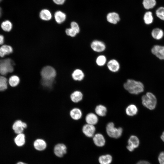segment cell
Returning a JSON list of instances; mask_svg holds the SVG:
<instances>
[{
	"label": "cell",
	"instance_id": "cell-6",
	"mask_svg": "<svg viewBox=\"0 0 164 164\" xmlns=\"http://www.w3.org/2000/svg\"><path fill=\"white\" fill-rule=\"evenodd\" d=\"M139 143V140L138 137L135 135H132L128 139L126 148L129 151L132 152L138 147Z\"/></svg>",
	"mask_w": 164,
	"mask_h": 164
},
{
	"label": "cell",
	"instance_id": "cell-26",
	"mask_svg": "<svg viewBox=\"0 0 164 164\" xmlns=\"http://www.w3.org/2000/svg\"><path fill=\"white\" fill-rule=\"evenodd\" d=\"M13 49L9 45H4L0 48V56L3 57L5 55L9 54L12 53Z\"/></svg>",
	"mask_w": 164,
	"mask_h": 164
},
{
	"label": "cell",
	"instance_id": "cell-41",
	"mask_svg": "<svg viewBox=\"0 0 164 164\" xmlns=\"http://www.w3.org/2000/svg\"><path fill=\"white\" fill-rule=\"evenodd\" d=\"M4 42V37L3 36L0 35V45L3 44Z\"/></svg>",
	"mask_w": 164,
	"mask_h": 164
},
{
	"label": "cell",
	"instance_id": "cell-1",
	"mask_svg": "<svg viewBox=\"0 0 164 164\" xmlns=\"http://www.w3.org/2000/svg\"><path fill=\"white\" fill-rule=\"evenodd\" d=\"M123 87L129 93L135 95L142 92L144 89L142 82L132 79H128L124 83Z\"/></svg>",
	"mask_w": 164,
	"mask_h": 164
},
{
	"label": "cell",
	"instance_id": "cell-23",
	"mask_svg": "<svg viewBox=\"0 0 164 164\" xmlns=\"http://www.w3.org/2000/svg\"><path fill=\"white\" fill-rule=\"evenodd\" d=\"M107 111L106 107L102 104H99L97 105L95 108V114L101 117H104L106 115Z\"/></svg>",
	"mask_w": 164,
	"mask_h": 164
},
{
	"label": "cell",
	"instance_id": "cell-33",
	"mask_svg": "<svg viewBox=\"0 0 164 164\" xmlns=\"http://www.w3.org/2000/svg\"><path fill=\"white\" fill-rule=\"evenodd\" d=\"M107 61L106 57L103 55L98 56L96 59V63L99 66H103L106 63Z\"/></svg>",
	"mask_w": 164,
	"mask_h": 164
},
{
	"label": "cell",
	"instance_id": "cell-25",
	"mask_svg": "<svg viewBox=\"0 0 164 164\" xmlns=\"http://www.w3.org/2000/svg\"><path fill=\"white\" fill-rule=\"evenodd\" d=\"M112 161V157L109 154L101 155L98 158V161L100 164H110Z\"/></svg>",
	"mask_w": 164,
	"mask_h": 164
},
{
	"label": "cell",
	"instance_id": "cell-12",
	"mask_svg": "<svg viewBox=\"0 0 164 164\" xmlns=\"http://www.w3.org/2000/svg\"><path fill=\"white\" fill-rule=\"evenodd\" d=\"M93 140L94 144L99 147H103L105 145L106 143L104 136L102 134L100 133L95 134L93 137Z\"/></svg>",
	"mask_w": 164,
	"mask_h": 164
},
{
	"label": "cell",
	"instance_id": "cell-38",
	"mask_svg": "<svg viewBox=\"0 0 164 164\" xmlns=\"http://www.w3.org/2000/svg\"><path fill=\"white\" fill-rule=\"evenodd\" d=\"M158 159L160 164H164V152L159 154Z\"/></svg>",
	"mask_w": 164,
	"mask_h": 164
},
{
	"label": "cell",
	"instance_id": "cell-35",
	"mask_svg": "<svg viewBox=\"0 0 164 164\" xmlns=\"http://www.w3.org/2000/svg\"><path fill=\"white\" fill-rule=\"evenodd\" d=\"M157 16L160 19L164 21V7H160L155 11Z\"/></svg>",
	"mask_w": 164,
	"mask_h": 164
},
{
	"label": "cell",
	"instance_id": "cell-21",
	"mask_svg": "<svg viewBox=\"0 0 164 164\" xmlns=\"http://www.w3.org/2000/svg\"><path fill=\"white\" fill-rule=\"evenodd\" d=\"M138 112L137 106L134 104H130L127 106L125 109L126 114L129 116H133L136 115Z\"/></svg>",
	"mask_w": 164,
	"mask_h": 164
},
{
	"label": "cell",
	"instance_id": "cell-2",
	"mask_svg": "<svg viewBox=\"0 0 164 164\" xmlns=\"http://www.w3.org/2000/svg\"><path fill=\"white\" fill-rule=\"evenodd\" d=\"M142 104L143 106L150 110L154 109L157 104V99L152 93L147 92L142 97Z\"/></svg>",
	"mask_w": 164,
	"mask_h": 164
},
{
	"label": "cell",
	"instance_id": "cell-40",
	"mask_svg": "<svg viewBox=\"0 0 164 164\" xmlns=\"http://www.w3.org/2000/svg\"><path fill=\"white\" fill-rule=\"evenodd\" d=\"M136 164H151L148 161L145 160H141L138 162Z\"/></svg>",
	"mask_w": 164,
	"mask_h": 164
},
{
	"label": "cell",
	"instance_id": "cell-44",
	"mask_svg": "<svg viewBox=\"0 0 164 164\" xmlns=\"http://www.w3.org/2000/svg\"><path fill=\"white\" fill-rule=\"evenodd\" d=\"M2 11H1V8L0 7V17L1 16V13H2Z\"/></svg>",
	"mask_w": 164,
	"mask_h": 164
},
{
	"label": "cell",
	"instance_id": "cell-16",
	"mask_svg": "<svg viewBox=\"0 0 164 164\" xmlns=\"http://www.w3.org/2000/svg\"><path fill=\"white\" fill-rule=\"evenodd\" d=\"M107 20L109 23L115 24L120 20L119 15L115 12H111L108 13L107 15Z\"/></svg>",
	"mask_w": 164,
	"mask_h": 164
},
{
	"label": "cell",
	"instance_id": "cell-36",
	"mask_svg": "<svg viewBox=\"0 0 164 164\" xmlns=\"http://www.w3.org/2000/svg\"><path fill=\"white\" fill-rule=\"evenodd\" d=\"M70 28L75 31L77 33H78L80 31V28L79 25L76 22L73 21L70 23Z\"/></svg>",
	"mask_w": 164,
	"mask_h": 164
},
{
	"label": "cell",
	"instance_id": "cell-18",
	"mask_svg": "<svg viewBox=\"0 0 164 164\" xmlns=\"http://www.w3.org/2000/svg\"><path fill=\"white\" fill-rule=\"evenodd\" d=\"M70 115L71 118L75 120L80 119L82 116V113L81 110L78 108H73L70 112Z\"/></svg>",
	"mask_w": 164,
	"mask_h": 164
},
{
	"label": "cell",
	"instance_id": "cell-39",
	"mask_svg": "<svg viewBox=\"0 0 164 164\" xmlns=\"http://www.w3.org/2000/svg\"><path fill=\"white\" fill-rule=\"evenodd\" d=\"M66 0H53V2L57 5H62L65 2Z\"/></svg>",
	"mask_w": 164,
	"mask_h": 164
},
{
	"label": "cell",
	"instance_id": "cell-14",
	"mask_svg": "<svg viewBox=\"0 0 164 164\" xmlns=\"http://www.w3.org/2000/svg\"><path fill=\"white\" fill-rule=\"evenodd\" d=\"M107 67L111 71L113 72H118L120 68V65L119 62L115 59L110 60L107 64Z\"/></svg>",
	"mask_w": 164,
	"mask_h": 164
},
{
	"label": "cell",
	"instance_id": "cell-24",
	"mask_svg": "<svg viewBox=\"0 0 164 164\" xmlns=\"http://www.w3.org/2000/svg\"><path fill=\"white\" fill-rule=\"evenodd\" d=\"M14 142L17 146L21 147L23 146L26 142L25 135L22 133L17 134L14 139Z\"/></svg>",
	"mask_w": 164,
	"mask_h": 164
},
{
	"label": "cell",
	"instance_id": "cell-17",
	"mask_svg": "<svg viewBox=\"0 0 164 164\" xmlns=\"http://www.w3.org/2000/svg\"><path fill=\"white\" fill-rule=\"evenodd\" d=\"M83 97V95L81 92L79 91H76L71 93L70 95V98L73 102L77 103L82 100Z\"/></svg>",
	"mask_w": 164,
	"mask_h": 164
},
{
	"label": "cell",
	"instance_id": "cell-8",
	"mask_svg": "<svg viewBox=\"0 0 164 164\" xmlns=\"http://www.w3.org/2000/svg\"><path fill=\"white\" fill-rule=\"evenodd\" d=\"M91 47L93 51L97 52H103L106 49L105 44L103 42L97 40L92 42Z\"/></svg>",
	"mask_w": 164,
	"mask_h": 164
},
{
	"label": "cell",
	"instance_id": "cell-27",
	"mask_svg": "<svg viewBox=\"0 0 164 164\" xmlns=\"http://www.w3.org/2000/svg\"><path fill=\"white\" fill-rule=\"evenodd\" d=\"M151 35L154 39L156 40H160L163 36L164 32L162 29L156 28L152 30Z\"/></svg>",
	"mask_w": 164,
	"mask_h": 164
},
{
	"label": "cell",
	"instance_id": "cell-15",
	"mask_svg": "<svg viewBox=\"0 0 164 164\" xmlns=\"http://www.w3.org/2000/svg\"><path fill=\"white\" fill-rule=\"evenodd\" d=\"M33 146L36 150L42 151L46 149L47 146V144L45 140L39 138L35 140L33 143Z\"/></svg>",
	"mask_w": 164,
	"mask_h": 164
},
{
	"label": "cell",
	"instance_id": "cell-13",
	"mask_svg": "<svg viewBox=\"0 0 164 164\" xmlns=\"http://www.w3.org/2000/svg\"><path fill=\"white\" fill-rule=\"evenodd\" d=\"M85 120L87 124L94 125L98 123V118L95 113L91 112L86 116Z\"/></svg>",
	"mask_w": 164,
	"mask_h": 164
},
{
	"label": "cell",
	"instance_id": "cell-10",
	"mask_svg": "<svg viewBox=\"0 0 164 164\" xmlns=\"http://www.w3.org/2000/svg\"><path fill=\"white\" fill-rule=\"evenodd\" d=\"M151 52L159 59L164 60V46L155 45L152 48Z\"/></svg>",
	"mask_w": 164,
	"mask_h": 164
},
{
	"label": "cell",
	"instance_id": "cell-20",
	"mask_svg": "<svg viewBox=\"0 0 164 164\" xmlns=\"http://www.w3.org/2000/svg\"><path fill=\"white\" fill-rule=\"evenodd\" d=\"M84 74L80 69H76L74 70L72 74V78L75 81H81L84 78Z\"/></svg>",
	"mask_w": 164,
	"mask_h": 164
},
{
	"label": "cell",
	"instance_id": "cell-42",
	"mask_svg": "<svg viewBox=\"0 0 164 164\" xmlns=\"http://www.w3.org/2000/svg\"><path fill=\"white\" fill-rule=\"evenodd\" d=\"M160 138L164 142V131L162 132Z\"/></svg>",
	"mask_w": 164,
	"mask_h": 164
},
{
	"label": "cell",
	"instance_id": "cell-29",
	"mask_svg": "<svg viewBox=\"0 0 164 164\" xmlns=\"http://www.w3.org/2000/svg\"><path fill=\"white\" fill-rule=\"evenodd\" d=\"M143 20L145 24L149 25L151 24L153 20L152 12L149 11L146 12L144 15Z\"/></svg>",
	"mask_w": 164,
	"mask_h": 164
},
{
	"label": "cell",
	"instance_id": "cell-32",
	"mask_svg": "<svg viewBox=\"0 0 164 164\" xmlns=\"http://www.w3.org/2000/svg\"><path fill=\"white\" fill-rule=\"evenodd\" d=\"M7 88V79L3 76H0V91H5Z\"/></svg>",
	"mask_w": 164,
	"mask_h": 164
},
{
	"label": "cell",
	"instance_id": "cell-22",
	"mask_svg": "<svg viewBox=\"0 0 164 164\" xmlns=\"http://www.w3.org/2000/svg\"><path fill=\"white\" fill-rule=\"evenodd\" d=\"M39 16L42 20L47 21L52 19V15L50 10L46 9H43L40 12Z\"/></svg>",
	"mask_w": 164,
	"mask_h": 164
},
{
	"label": "cell",
	"instance_id": "cell-30",
	"mask_svg": "<svg viewBox=\"0 0 164 164\" xmlns=\"http://www.w3.org/2000/svg\"><path fill=\"white\" fill-rule=\"evenodd\" d=\"M20 82V79L17 76L13 75L9 78V85L12 87L16 86L18 85Z\"/></svg>",
	"mask_w": 164,
	"mask_h": 164
},
{
	"label": "cell",
	"instance_id": "cell-3",
	"mask_svg": "<svg viewBox=\"0 0 164 164\" xmlns=\"http://www.w3.org/2000/svg\"><path fill=\"white\" fill-rule=\"evenodd\" d=\"M106 132L110 137L117 139L120 138L123 133V129L121 127H115L114 123L112 122L108 123L106 128Z\"/></svg>",
	"mask_w": 164,
	"mask_h": 164
},
{
	"label": "cell",
	"instance_id": "cell-11",
	"mask_svg": "<svg viewBox=\"0 0 164 164\" xmlns=\"http://www.w3.org/2000/svg\"><path fill=\"white\" fill-rule=\"evenodd\" d=\"M27 127V124L21 120L16 121L12 125V128L15 132L18 134L22 133L24 128Z\"/></svg>",
	"mask_w": 164,
	"mask_h": 164
},
{
	"label": "cell",
	"instance_id": "cell-31",
	"mask_svg": "<svg viewBox=\"0 0 164 164\" xmlns=\"http://www.w3.org/2000/svg\"><path fill=\"white\" fill-rule=\"evenodd\" d=\"M1 27L3 30L9 32L12 29V24L9 21L6 20L2 23Z\"/></svg>",
	"mask_w": 164,
	"mask_h": 164
},
{
	"label": "cell",
	"instance_id": "cell-7",
	"mask_svg": "<svg viewBox=\"0 0 164 164\" xmlns=\"http://www.w3.org/2000/svg\"><path fill=\"white\" fill-rule=\"evenodd\" d=\"M82 131L86 137H93L95 134L96 128L94 125L86 124L83 126Z\"/></svg>",
	"mask_w": 164,
	"mask_h": 164
},
{
	"label": "cell",
	"instance_id": "cell-45",
	"mask_svg": "<svg viewBox=\"0 0 164 164\" xmlns=\"http://www.w3.org/2000/svg\"><path fill=\"white\" fill-rule=\"evenodd\" d=\"M2 1V0H0V2Z\"/></svg>",
	"mask_w": 164,
	"mask_h": 164
},
{
	"label": "cell",
	"instance_id": "cell-37",
	"mask_svg": "<svg viewBox=\"0 0 164 164\" xmlns=\"http://www.w3.org/2000/svg\"><path fill=\"white\" fill-rule=\"evenodd\" d=\"M66 34L71 37H75L77 34V32L71 28H67L65 30Z\"/></svg>",
	"mask_w": 164,
	"mask_h": 164
},
{
	"label": "cell",
	"instance_id": "cell-9",
	"mask_svg": "<svg viewBox=\"0 0 164 164\" xmlns=\"http://www.w3.org/2000/svg\"><path fill=\"white\" fill-rule=\"evenodd\" d=\"M53 150L54 153L56 156L61 157L66 153L67 148L64 144L59 143L54 146Z\"/></svg>",
	"mask_w": 164,
	"mask_h": 164
},
{
	"label": "cell",
	"instance_id": "cell-28",
	"mask_svg": "<svg viewBox=\"0 0 164 164\" xmlns=\"http://www.w3.org/2000/svg\"><path fill=\"white\" fill-rule=\"evenodd\" d=\"M155 0H143L142 5L144 8L146 9H149L153 8L156 5Z\"/></svg>",
	"mask_w": 164,
	"mask_h": 164
},
{
	"label": "cell",
	"instance_id": "cell-34",
	"mask_svg": "<svg viewBox=\"0 0 164 164\" xmlns=\"http://www.w3.org/2000/svg\"><path fill=\"white\" fill-rule=\"evenodd\" d=\"M54 81V79H44L42 78L41 83L43 86L45 87H50L52 86Z\"/></svg>",
	"mask_w": 164,
	"mask_h": 164
},
{
	"label": "cell",
	"instance_id": "cell-5",
	"mask_svg": "<svg viewBox=\"0 0 164 164\" xmlns=\"http://www.w3.org/2000/svg\"><path fill=\"white\" fill-rule=\"evenodd\" d=\"M42 79H53L56 75L55 70L53 67L47 66L43 68L40 72Z\"/></svg>",
	"mask_w": 164,
	"mask_h": 164
},
{
	"label": "cell",
	"instance_id": "cell-4",
	"mask_svg": "<svg viewBox=\"0 0 164 164\" xmlns=\"http://www.w3.org/2000/svg\"><path fill=\"white\" fill-rule=\"evenodd\" d=\"M13 62L9 58L0 60V74L5 75L14 70Z\"/></svg>",
	"mask_w": 164,
	"mask_h": 164
},
{
	"label": "cell",
	"instance_id": "cell-43",
	"mask_svg": "<svg viewBox=\"0 0 164 164\" xmlns=\"http://www.w3.org/2000/svg\"><path fill=\"white\" fill-rule=\"evenodd\" d=\"M16 164H27L26 163L22 162H18Z\"/></svg>",
	"mask_w": 164,
	"mask_h": 164
},
{
	"label": "cell",
	"instance_id": "cell-19",
	"mask_svg": "<svg viewBox=\"0 0 164 164\" xmlns=\"http://www.w3.org/2000/svg\"><path fill=\"white\" fill-rule=\"evenodd\" d=\"M54 17L56 22L60 24L63 22L65 20L66 15L61 11H57L54 13Z\"/></svg>",
	"mask_w": 164,
	"mask_h": 164
}]
</instances>
